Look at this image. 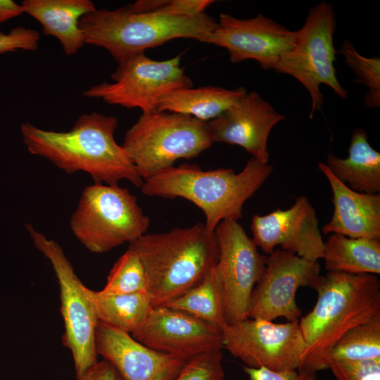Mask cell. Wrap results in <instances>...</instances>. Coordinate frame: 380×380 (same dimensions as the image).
<instances>
[{
  "mask_svg": "<svg viewBox=\"0 0 380 380\" xmlns=\"http://www.w3.org/2000/svg\"><path fill=\"white\" fill-rule=\"evenodd\" d=\"M118 118L96 111L80 115L68 132L41 129L30 122L20 126L23 141L32 155L43 157L66 173L82 171L94 184H118L126 179L142 186L129 155L115 140Z\"/></svg>",
  "mask_w": 380,
  "mask_h": 380,
  "instance_id": "6da1fadb",
  "label": "cell"
},
{
  "mask_svg": "<svg viewBox=\"0 0 380 380\" xmlns=\"http://www.w3.org/2000/svg\"><path fill=\"white\" fill-rule=\"evenodd\" d=\"M312 288L317 299L298 321L306 344L299 369H328L336 343L350 329L380 315V281L375 274L327 272Z\"/></svg>",
  "mask_w": 380,
  "mask_h": 380,
  "instance_id": "7a4b0ae2",
  "label": "cell"
},
{
  "mask_svg": "<svg viewBox=\"0 0 380 380\" xmlns=\"http://www.w3.org/2000/svg\"><path fill=\"white\" fill-rule=\"evenodd\" d=\"M273 166L252 158L235 173L232 168L203 170L195 164H182L160 170L144 180L141 192L148 196L181 197L203 212L205 226L214 232L224 220L242 217L244 203L260 189Z\"/></svg>",
  "mask_w": 380,
  "mask_h": 380,
  "instance_id": "3957f363",
  "label": "cell"
},
{
  "mask_svg": "<svg viewBox=\"0 0 380 380\" xmlns=\"http://www.w3.org/2000/svg\"><path fill=\"white\" fill-rule=\"evenodd\" d=\"M144 266L152 306L165 305L197 285L216 265L219 248L204 223L145 234L129 243Z\"/></svg>",
  "mask_w": 380,
  "mask_h": 380,
  "instance_id": "277c9868",
  "label": "cell"
},
{
  "mask_svg": "<svg viewBox=\"0 0 380 380\" xmlns=\"http://www.w3.org/2000/svg\"><path fill=\"white\" fill-rule=\"evenodd\" d=\"M84 43L107 50L120 62L177 38L200 42L217 26L205 13L196 17L170 15L161 9L142 12L130 4L108 10L96 8L79 21Z\"/></svg>",
  "mask_w": 380,
  "mask_h": 380,
  "instance_id": "5b68a950",
  "label": "cell"
},
{
  "mask_svg": "<svg viewBox=\"0 0 380 380\" xmlns=\"http://www.w3.org/2000/svg\"><path fill=\"white\" fill-rule=\"evenodd\" d=\"M205 122L167 111L142 113L122 146L145 180L180 158L198 156L213 144Z\"/></svg>",
  "mask_w": 380,
  "mask_h": 380,
  "instance_id": "8992f818",
  "label": "cell"
},
{
  "mask_svg": "<svg viewBox=\"0 0 380 380\" xmlns=\"http://www.w3.org/2000/svg\"><path fill=\"white\" fill-rule=\"evenodd\" d=\"M70 225L87 250L103 253L146 234L150 218L127 188L94 184L82 190Z\"/></svg>",
  "mask_w": 380,
  "mask_h": 380,
  "instance_id": "52a82bcc",
  "label": "cell"
},
{
  "mask_svg": "<svg viewBox=\"0 0 380 380\" xmlns=\"http://www.w3.org/2000/svg\"><path fill=\"white\" fill-rule=\"evenodd\" d=\"M35 247L50 261L60 290L61 312L64 322L63 344L72 355L76 380L98 361L95 334L99 319L92 290L85 286L61 246L25 224Z\"/></svg>",
  "mask_w": 380,
  "mask_h": 380,
  "instance_id": "ba28073f",
  "label": "cell"
},
{
  "mask_svg": "<svg viewBox=\"0 0 380 380\" xmlns=\"http://www.w3.org/2000/svg\"><path fill=\"white\" fill-rule=\"evenodd\" d=\"M336 15L331 4L322 1L310 8L303 27L297 30L295 46L276 64L274 70L298 80L311 99L310 118L324 103L320 84L329 86L342 99L348 92L337 79L334 45Z\"/></svg>",
  "mask_w": 380,
  "mask_h": 380,
  "instance_id": "9c48e42d",
  "label": "cell"
},
{
  "mask_svg": "<svg viewBox=\"0 0 380 380\" xmlns=\"http://www.w3.org/2000/svg\"><path fill=\"white\" fill-rule=\"evenodd\" d=\"M181 55L165 61L148 58L144 53L118 62L110 75L112 82H103L82 93L108 104L139 108L142 113L156 111L159 99L171 91L193 87L191 79L180 67Z\"/></svg>",
  "mask_w": 380,
  "mask_h": 380,
  "instance_id": "30bf717a",
  "label": "cell"
},
{
  "mask_svg": "<svg viewBox=\"0 0 380 380\" xmlns=\"http://www.w3.org/2000/svg\"><path fill=\"white\" fill-rule=\"evenodd\" d=\"M219 254L215 270L223 297L226 324L248 318L252 292L262 278L267 257L238 221L224 220L215 229Z\"/></svg>",
  "mask_w": 380,
  "mask_h": 380,
  "instance_id": "8fae6325",
  "label": "cell"
},
{
  "mask_svg": "<svg viewBox=\"0 0 380 380\" xmlns=\"http://www.w3.org/2000/svg\"><path fill=\"white\" fill-rule=\"evenodd\" d=\"M298 321L248 318L225 324L221 328L223 348L249 367L298 369L306 347Z\"/></svg>",
  "mask_w": 380,
  "mask_h": 380,
  "instance_id": "7c38bea8",
  "label": "cell"
},
{
  "mask_svg": "<svg viewBox=\"0 0 380 380\" xmlns=\"http://www.w3.org/2000/svg\"><path fill=\"white\" fill-rule=\"evenodd\" d=\"M318 261H310L278 249L267 258L265 272L252 292L248 318L273 321L299 320L302 311L296 301L300 287L312 288L320 275Z\"/></svg>",
  "mask_w": 380,
  "mask_h": 380,
  "instance_id": "4fadbf2b",
  "label": "cell"
},
{
  "mask_svg": "<svg viewBox=\"0 0 380 380\" xmlns=\"http://www.w3.org/2000/svg\"><path fill=\"white\" fill-rule=\"evenodd\" d=\"M297 30H289L262 13L248 19L222 13L215 28L200 42L226 49L233 63L254 60L262 69L273 70L295 46Z\"/></svg>",
  "mask_w": 380,
  "mask_h": 380,
  "instance_id": "5bb4252c",
  "label": "cell"
},
{
  "mask_svg": "<svg viewBox=\"0 0 380 380\" xmlns=\"http://www.w3.org/2000/svg\"><path fill=\"white\" fill-rule=\"evenodd\" d=\"M131 336L156 351L188 360L223 348L220 328L166 305L152 307Z\"/></svg>",
  "mask_w": 380,
  "mask_h": 380,
  "instance_id": "9a60e30c",
  "label": "cell"
},
{
  "mask_svg": "<svg viewBox=\"0 0 380 380\" xmlns=\"http://www.w3.org/2000/svg\"><path fill=\"white\" fill-rule=\"evenodd\" d=\"M252 239L266 254L277 246L310 261L324 258V241L316 212L308 198L300 196L287 210L277 209L265 215H254Z\"/></svg>",
  "mask_w": 380,
  "mask_h": 380,
  "instance_id": "2e32d148",
  "label": "cell"
},
{
  "mask_svg": "<svg viewBox=\"0 0 380 380\" xmlns=\"http://www.w3.org/2000/svg\"><path fill=\"white\" fill-rule=\"evenodd\" d=\"M285 118L259 94L252 91L206 124L213 143L238 145L253 158L267 163L269 134L273 127Z\"/></svg>",
  "mask_w": 380,
  "mask_h": 380,
  "instance_id": "e0dca14e",
  "label": "cell"
},
{
  "mask_svg": "<svg viewBox=\"0 0 380 380\" xmlns=\"http://www.w3.org/2000/svg\"><path fill=\"white\" fill-rule=\"evenodd\" d=\"M95 348L122 380H172L189 360L151 349L131 334L100 321Z\"/></svg>",
  "mask_w": 380,
  "mask_h": 380,
  "instance_id": "ac0fdd59",
  "label": "cell"
},
{
  "mask_svg": "<svg viewBox=\"0 0 380 380\" xmlns=\"http://www.w3.org/2000/svg\"><path fill=\"white\" fill-rule=\"evenodd\" d=\"M318 169L328 179L333 193L334 210L324 234L336 233L350 238L380 239V194L352 190L339 181L325 163Z\"/></svg>",
  "mask_w": 380,
  "mask_h": 380,
  "instance_id": "d6986e66",
  "label": "cell"
},
{
  "mask_svg": "<svg viewBox=\"0 0 380 380\" xmlns=\"http://www.w3.org/2000/svg\"><path fill=\"white\" fill-rule=\"evenodd\" d=\"M23 13L36 19L43 33L55 37L68 56L76 54L85 44L80 18L96 8L90 0H24Z\"/></svg>",
  "mask_w": 380,
  "mask_h": 380,
  "instance_id": "ffe728a7",
  "label": "cell"
},
{
  "mask_svg": "<svg viewBox=\"0 0 380 380\" xmlns=\"http://www.w3.org/2000/svg\"><path fill=\"white\" fill-rule=\"evenodd\" d=\"M326 165L339 181L352 190L379 193L380 153L370 146L365 129L356 128L353 131L346 158L329 153Z\"/></svg>",
  "mask_w": 380,
  "mask_h": 380,
  "instance_id": "44dd1931",
  "label": "cell"
},
{
  "mask_svg": "<svg viewBox=\"0 0 380 380\" xmlns=\"http://www.w3.org/2000/svg\"><path fill=\"white\" fill-rule=\"evenodd\" d=\"M247 92L243 87L232 89L213 86L177 89L159 99L156 111L186 115L206 122L220 116Z\"/></svg>",
  "mask_w": 380,
  "mask_h": 380,
  "instance_id": "7402d4cb",
  "label": "cell"
},
{
  "mask_svg": "<svg viewBox=\"0 0 380 380\" xmlns=\"http://www.w3.org/2000/svg\"><path fill=\"white\" fill-rule=\"evenodd\" d=\"M323 258L328 272L379 274L380 239L331 233L324 242Z\"/></svg>",
  "mask_w": 380,
  "mask_h": 380,
  "instance_id": "603a6c76",
  "label": "cell"
},
{
  "mask_svg": "<svg viewBox=\"0 0 380 380\" xmlns=\"http://www.w3.org/2000/svg\"><path fill=\"white\" fill-rule=\"evenodd\" d=\"M99 321L132 334L146 320L152 303L147 292L105 294L92 291Z\"/></svg>",
  "mask_w": 380,
  "mask_h": 380,
  "instance_id": "cb8c5ba5",
  "label": "cell"
},
{
  "mask_svg": "<svg viewBox=\"0 0 380 380\" xmlns=\"http://www.w3.org/2000/svg\"><path fill=\"white\" fill-rule=\"evenodd\" d=\"M165 305L221 329L226 322L222 292L215 266L197 285Z\"/></svg>",
  "mask_w": 380,
  "mask_h": 380,
  "instance_id": "d4e9b609",
  "label": "cell"
},
{
  "mask_svg": "<svg viewBox=\"0 0 380 380\" xmlns=\"http://www.w3.org/2000/svg\"><path fill=\"white\" fill-rule=\"evenodd\" d=\"M373 360H380V315L347 331L330 353V362Z\"/></svg>",
  "mask_w": 380,
  "mask_h": 380,
  "instance_id": "484cf974",
  "label": "cell"
},
{
  "mask_svg": "<svg viewBox=\"0 0 380 380\" xmlns=\"http://www.w3.org/2000/svg\"><path fill=\"white\" fill-rule=\"evenodd\" d=\"M147 276L142 261L139 255L128 247L112 267L105 286L99 291L118 294L147 292Z\"/></svg>",
  "mask_w": 380,
  "mask_h": 380,
  "instance_id": "4316f807",
  "label": "cell"
},
{
  "mask_svg": "<svg viewBox=\"0 0 380 380\" xmlns=\"http://www.w3.org/2000/svg\"><path fill=\"white\" fill-rule=\"evenodd\" d=\"M337 52L344 57L345 63L352 70L356 79L355 83L362 84L368 88L364 97L367 108L380 106V58H366L357 52L352 43L344 40Z\"/></svg>",
  "mask_w": 380,
  "mask_h": 380,
  "instance_id": "83f0119b",
  "label": "cell"
},
{
  "mask_svg": "<svg viewBox=\"0 0 380 380\" xmlns=\"http://www.w3.org/2000/svg\"><path fill=\"white\" fill-rule=\"evenodd\" d=\"M222 349L196 355L187 361L172 380H224Z\"/></svg>",
  "mask_w": 380,
  "mask_h": 380,
  "instance_id": "f1b7e54d",
  "label": "cell"
},
{
  "mask_svg": "<svg viewBox=\"0 0 380 380\" xmlns=\"http://www.w3.org/2000/svg\"><path fill=\"white\" fill-rule=\"evenodd\" d=\"M336 380H380V360H331L329 367Z\"/></svg>",
  "mask_w": 380,
  "mask_h": 380,
  "instance_id": "f546056e",
  "label": "cell"
},
{
  "mask_svg": "<svg viewBox=\"0 0 380 380\" xmlns=\"http://www.w3.org/2000/svg\"><path fill=\"white\" fill-rule=\"evenodd\" d=\"M40 33L34 29L18 26L8 33L0 32V53L20 49L35 51L38 48Z\"/></svg>",
  "mask_w": 380,
  "mask_h": 380,
  "instance_id": "4dcf8cb0",
  "label": "cell"
},
{
  "mask_svg": "<svg viewBox=\"0 0 380 380\" xmlns=\"http://www.w3.org/2000/svg\"><path fill=\"white\" fill-rule=\"evenodd\" d=\"M248 380H317V372L308 369H298L274 371L265 367H243Z\"/></svg>",
  "mask_w": 380,
  "mask_h": 380,
  "instance_id": "1f68e13d",
  "label": "cell"
},
{
  "mask_svg": "<svg viewBox=\"0 0 380 380\" xmlns=\"http://www.w3.org/2000/svg\"><path fill=\"white\" fill-rule=\"evenodd\" d=\"M213 2L212 0H165L160 9L175 16L196 17L205 13V8Z\"/></svg>",
  "mask_w": 380,
  "mask_h": 380,
  "instance_id": "d6a6232c",
  "label": "cell"
},
{
  "mask_svg": "<svg viewBox=\"0 0 380 380\" xmlns=\"http://www.w3.org/2000/svg\"><path fill=\"white\" fill-rule=\"evenodd\" d=\"M80 380H122L114 367L105 360L89 368Z\"/></svg>",
  "mask_w": 380,
  "mask_h": 380,
  "instance_id": "836d02e7",
  "label": "cell"
},
{
  "mask_svg": "<svg viewBox=\"0 0 380 380\" xmlns=\"http://www.w3.org/2000/svg\"><path fill=\"white\" fill-rule=\"evenodd\" d=\"M23 13L20 4L12 0H0V24Z\"/></svg>",
  "mask_w": 380,
  "mask_h": 380,
  "instance_id": "e575fe53",
  "label": "cell"
}]
</instances>
